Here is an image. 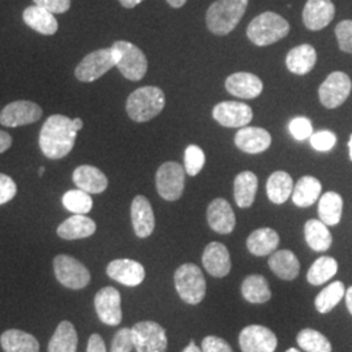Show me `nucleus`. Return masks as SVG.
I'll use <instances>...</instances> for the list:
<instances>
[{"label":"nucleus","mask_w":352,"mask_h":352,"mask_svg":"<svg viewBox=\"0 0 352 352\" xmlns=\"http://www.w3.org/2000/svg\"><path fill=\"white\" fill-rule=\"evenodd\" d=\"M131 219L138 238L145 239L151 236L155 227V217L151 201L145 196L139 195L133 199L131 205Z\"/></svg>","instance_id":"a211bd4d"},{"label":"nucleus","mask_w":352,"mask_h":352,"mask_svg":"<svg viewBox=\"0 0 352 352\" xmlns=\"http://www.w3.org/2000/svg\"><path fill=\"white\" fill-rule=\"evenodd\" d=\"M277 344V336L269 327L250 325L240 331L239 346L243 352H274Z\"/></svg>","instance_id":"ddd939ff"},{"label":"nucleus","mask_w":352,"mask_h":352,"mask_svg":"<svg viewBox=\"0 0 352 352\" xmlns=\"http://www.w3.org/2000/svg\"><path fill=\"white\" fill-rule=\"evenodd\" d=\"M305 241L311 250L325 252L331 247L333 236L327 225L318 219H309L304 226Z\"/></svg>","instance_id":"72a5a7b5"},{"label":"nucleus","mask_w":352,"mask_h":352,"mask_svg":"<svg viewBox=\"0 0 352 352\" xmlns=\"http://www.w3.org/2000/svg\"><path fill=\"white\" fill-rule=\"evenodd\" d=\"M289 133L292 135V138L298 141L308 139L314 135V126L309 119L299 116L291 120L289 123Z\"/></svg>","instance_id":"79ce46f5"},{"label":"nucleus","mask_w":352,"mask_h":352,"mask_svg":"<svg viewBox=\"0 0 352 352\" xmlns=\"http://www.w3.org/2000/svg\"><path fill=\"white\" fill-rule=\"evenodd\" d=\"M183 352H202L197 346H196V343H195V340H192L189 342L188 346L183 350Z\"/></svg>","instance_id":"6e6d98bb"},{"label":"nucleus","mask_w":352,"mask_h":352,"mask_svg":"<svg viewBox=\"0 0 352 352\" xmlns=\"http://www.w3.org/2000/svg\"><path fill=\"white\" fill-rule=\"evenodd\" d=\"M94 307L98 318L109 327H118L123 320L120 292L111 286L103 287L96 294Z\"/></svg>","instance_id":"f8f14e48"},{"label":"nucleus","mask_w":352,"mask_h":352,"mask_svg":"<svg viewBox=\"0 0 352 352\" xmlns=\"http://www.w3.org/2000/svg\"><path fill=\"white\" fill-rule=\"evenodd\" d=\"M133 347L138 352H166L168 346L164 327L154 321H141L131 329Z\"/></svg>","instance_id":"6e6552de"},{"label":"nucleus","mask_w":352,"mask_h":352,"mask_svg":"<svg viewBox=\"0 0 352 352\" xmlns=\"http://www.w3.org/2000/svg\"><path fill=\"white\" fill-rule=\"evenodd\" d=\"M225 85L230 94L245 100H253L258 97L264 89L261 78L248 72H238L228 76Z\"/></svg>","instance_id":"412c9836"},{"label":"nucleus","mask_w":352,"mask_h":352,"mask_svg":"<svg viewBox=\"0 0 352 352\" xmlns=\"http://www.w3.org/2000/svg\"><path fill=\"white\" fill-rule=\"evenodd\" d=\"M36 6H39L51 13L67 12L71 8V0H33Z\"/></svg>","instance_id":"09e8293b"},{"label":"nucleus","mask_w":352,"mask_h":352,"mask_svg":"<svg viewBox=\"0 0 352 352\" xmlns=\"http://www.w3.org/2000/svg\"><path fill=\"white\" fill-rule=\"evenodd\" d=\"M235 145L244 153L258 154L269 149L272 145V136L264 128L243 126L235 135Z\"/></svg>","instance_id":"4be33fe9"},{"label":"nucleus","mask_w":352,"mask_h":352,"mask_svg":"<svg viewBox=\"0 0 352 352\" xmlns=\"http://www.w3.org/2000/svg\"><path fill=\"white\" fill-rule=\"evenodd\" d=\"M72 179L77 188L87 192L89 195H100L109 186L107 176L100 168L90 164L78 166L74 171Z\"/></svg>","instance_id":"5701e85b"},{"label":"nucleus","mask_w":352,"mask_h":352,"mask_svg":"<svg viewBox=\"0 0 352 352\" xmlns=\"http://www.w3.org/2000/svg\"><path fill=\"white\" fill-rule=\"evenodd\" d=\"M77 128L64 115H51L39 132V148L50 160H62L75 146Z\"/></svg>","instance_id":"f257e3e1"},{"label":"nucleus","mask_w":352,"mask_h":352,"mask_svg":"<svg viewBox=\"0 0 352 352\" xmlns=\"http://www.w3.org/2000/svg\"><path fill=\"white\" fill-rule=\"evenodd\" d=\"M97 230V225L85 214H75L59 225L56 234L64 240L85 239L91 236Z\"/></svg>","instance_id":"b1692460"},{"label":"nucleus","mask_w":352,"mask_h":352,"mask_svg":"<svg viewBox=\"0 0 352 352\" xmlns=\"http://www.w3.org/2000/svg\"><path fill=\"white\" fill-rule=\"evenodd\" d=\"M173 8H182L186 3H187V0H166Z\"/></svg>","instance_id":"5fc2aeb1"},{"label":"nucleus","mask_w":352,"mask_h":352,"mask_svg":"<svg viewBox=\"0 0 352 352\" xmlns=\"http://www.w3.org/2000/svg\"><path fill=\"white\" fill-rule=\"evenodd\" d=\"M296 342L305 352H331L333 347L324 334L315 329H302L299 331Z\"/></svg>","instance_id":"58836bf2"},{"label":"nucleus","mask_w":352,"mask_h":352,"mask_svg":"<svg viewBox=\"0 0 352 352\" xmlns=\"http://www.w3.org/2000/svg\"><path fill=\"white\" fill-rule=\"evenodd\" d=\"M344 298H346V305H347V309H349V312L352 315V286L350 289H346Z\"/></svg>","instance_id":"864d4df0"},{"label":"nucleus","mask_w":352,"mask_h":352,"mask_svg":"<svg viewBox=\"0 0 352 352\" xmlns=\"http://www.w3.org/2000/svg\"><path fill=\"white\" fill-rule=\"evenodd\" d=\"M43 173H45V167H39V170H38V174H39V176L43 175Z\"/></svg>","instance_id":"13d9d810"},{"label":"nucleus","mask_w":352,"mask_h":352,"mask_svg":"<svg viewBox=\"0 0 352 352\" xmlns=\"http://www.w3.org/2000/svg\"><path fill=\"white\" fill-rule=\"evenodd\" d=\"M133 342L131 336V329L124 327L120 329L115 336L111 342V351L110 352H132Z\"/></svg>","instance_id":"a18cd8bd"},{"label":"nucleus","mask_w":352,"mask_h":352,"mask_svg":"<svg viewBox=\"0 0 352 352\" xmlns=\"http://www.w3.org/2000/svg\"><path fill=\"white\" fill-rule=\"evenodd\" d=\"M0 344L4 352H39L37 338L17 329L6 330L0 337Z\"/></svg>","instance_id":"c85d7f7f"},{"label":"nucleus","mask_w":352,"mask_h":352,"mask_svg":"<svg viewBox=\"0 0 352 352\" xmlns=\"http://www.w3.org/2000/svg\"><path fill=\"white\" fill-rule=\"evenodd\" d=\"M336 36L340 50L352 54V20L340 21L336 28Z\"/></svg>","instance_id":"37998d69"},{"label":"nucleus","mask_w":352,"mask_h":352,"mask_svg":"<svg viewBox=\"0 0 352 352\" xmlns=\"http://www.w3.org/2000/svg\"><path fill=\"white\" fill-rule=\"evenodd\" d=\"M205 164V154L200 146L189 145L184 154V170L189 176H196Z\"/></svg>","instance_id":"a19ab883"},{"label":"nucleus","mask_w":352,"mask_h":352,"mask_svg":"<svg viewBox=\"0 0 352 352\" xmlns=\"http://www.w3.org/2000/svg\"><path fill=\"white\" fill-rule=\"evenodd\" d=\"M42 113V109L34 102H11L0 113V124L10 128L28 126L38 122Z\"/></svg>","instance_id":"4468645a"},{"label":"nucleus","mask_w":352,"mask_h":352,"mask_svg":"<svg viewBox=\"0 0 352 352\" xmlns=\"http://www.w3.org/2000/svg\"><path fill=\"white\" fill-rule=\"evenodd\" d=\"M248 0H217L206 12V25L215 36L230 34L240 23Z\"/></svg>","instance_id":"f03ea898"},{"label":"nucleus","mask_w":352,"mask_h":352,"mask_svg":"<svg viewBox=\"0 0 352 352\" xmlns=\"http://www.w3.org/2000/svg\"><path fill=\"white\" fill-rule=\"evenodd\" d=\"M107 276L126 287H136L145 279V267L142 265L129 258L113 260L106 267Z\"/></svg>","instance_id":"dca6fc26"},{"label":"nucleus","mask_w":352,"mask_h":352,"mask_svg":"<svg viewBox=\"0 0 352 352\" xmlns=\"http://www.w3.org/2000/svg\"><path fill=\"white\" fill-rule=\"evenodd\" d=\"M23 19L26 25L42 36H54L59 28L54 13L39 6L28 7L23 13Z\"/></svg>","instance_id":"393cba45"},{"label":"nucleus","mask_w":352,"mask_h":352,"mask_svg":"<svg viewBox=\"0 0 352 352\" xmlns=\"http://www.w3.org/2000/svg\"><path fill=\"white\" fill-rule=\"evenodd\" d=\"M241 295L252 304H263L270 300L272 291L267 280L263 276L252 274L241 283Z\"/></svg>","instance_id":"f704fd0d"},{"label":"nucleus","mask_w":352,"mask_h":352,"mask_svg":"<svg viewBox=\"0 0 352 352\" xmlns=\"http://www.w3.org/2000/svg\"><path fill=\"white\" fill-rule=\"evenodd\" d=\"M174 282L177 295L190 305L200 304L206 295V280L196 264L182 265L176 269Z\"/></svg>","instance_id":"39448f33"},{"label":"nucleus","mask_w":352,"mask_h":352,"mask_svg":"<svg viewBox=\"0 0 352 352\" xmlns=\"http://www.w3.org/2000/svg\"><path fill=\"white\" fill-rule=\"evenodd\" d=\"M351 78L344 72H333L318 89V97L327 109H337L351 93Z\"/></svg>","instance_id":"9b49d317"},{"label":"nucleus","mask_w":352,"mask_h":352,"mask_svg":"<svg viewBox=\"0 0 352 352\" xmlns=\"http://www.w3.org/2000/svg\"><path fill=\"white\" fill-rule=\"evenodd\" d=\"M336 16V7L331 0H308L302 10L304 25L309 30L327 28Z\"/></svg>","instance_id":"f3484780"},{"label":"nucleus","mask_w":352,"mask_h":352,"mask_svg":"<svg viewBox=\"0 0 352 352\" xmlns=\"http://www.w3.org/2000/svg\"><path fill=\"white\" fill-rule=\"evenodd\" d=\"M317 52L311 45H300L289 51L286 65L289 72L295 75H307L315 68Z\"/></svg>","instance_id":"cd10ccee"},{"label":"nucleus","mask_w":352,"mask_h":352,"mask_svg":"<svg viewBox=\"0 0 352 352\" xmlns=\"http://www.w3.org/2000/svg\"><path fill=\"white\" fill-rule=\"evenodd\" d=\"M11 145H12V138L7 132L0 131V154L8 151Z\"/></svg>","instance_id":"3c124183"},{"label":"nucleus","mask_w":352,"mask_h":352,"mask_svg":"<svg viewBox=\"0 0 352 352\" xmlns=\"http://www.w3.org/2000/svg\"><path fill=\"white\" fill-rule=\"evenodd\" d=\"M286 352H300L299 351V350H296V349H289V350H287V351Z\"/></svg>","instance_id":"bf43d9fd"},{"label":"nucleus","mask_w":352,"mask_h":352,"mask_svg":"<svg viewBox=\"0 0 352 352\" xmlns=\"http://www.w3.org/2000/svg\"><path fill=\"white\" fill-rule=\"evenodd\" d=\"M343 212V199L336 192H327L318 202V215L327 226H336L340 222Z\"/></svg>","instance_id":"c9c22d12"},{"label":"nucleus","mask_w":352,"mask_h":352,"mask_svg":"<svg viewBox=\"0 0 352 352\" xmlns=\"http://www.w3.org/2000/svg\"><path fill=\"white\" fill-rule=\"evenodd\" d=\"M213 118L221 126L228 128H243L251 123L253 111L243 102L225 101L213 109Z\"/></svg>","instance_id":"2eb2a0df"},{"label":"nucleus","mask_w":352,"mask_h":352,"mask_svg":"<svg viewBox=\"0 0 352 352\" xmlns=\"http://www.w3.org/2000/svg\"><path fill=\"white\" fill-rule=\"evenodd\" d=\"M206 218L210 228L222 235L231 234L236 225L235 213L225 199H215L209 204Z\"/></svg>","instance_id":"aec40b11"},{"label":"nucleus","mask_w":352,"mask_h":352,"mask_svg":"<svg viewBox=\"0 0 352 352\" xmlns=\"http://www.w3.org/2000/svg\"><path fill=\"white\" fill-rule=\"evenodd\" d=\"M87 352H107L104 340L100 334H91L88 340Z\"/></svg>","instance_id":"8fccbe9b"},{"label":"nucleus","mask_w":352,"mask_h":352,"mask_svg":"<svg viewBox=\"0 0 352 352\" xmlns=\"http://www.w3.org/2000/svg\"><path fill=\"white\" fill-rule=\"evenodd\" d=\"M144 0H119V3L124 7V8H135L136 6H139L140 3H142Z\"/></svg>","instance_id":"603ef678"},{"label":"nucleus","mask_w":352,"mask_h":352,"mask_svg":"<svg viewBox=\"0 0 352 352\" xmlns=\"http://www.w3.org/2000/svg\"><path fill=\"white\" fill-rule=\"evenodd\" d=\"M279 245V235L270 227H263L253 231L247 239V248L253 256L264 257L277 250Z\"/></svg>","instance_id":"a878e982"},{"label":"nucleus","mask_w":352,"mask_h":352,"mask_svg":"<svg viewBox=\"0 0 352 352\" xmlns=\"http://www.w3.org/2000/svg\"><path fill=\"white\" fill-rule=\"evenodd\" d=\"M54 273L58 282L65 289H81L90 282V272L69 254H58L54 258Z\"/></svg>","instance_id":"0eeeda50"},{"label":"nucleus","mask_w":352,"mask_h":352,"mask_svg":"<svg viewBox=\"0 0 352 352\" xmlns=\"http://www.w3.org/2000/svg\"><path fill=\"white\" fill-rule=\"evenodd\" d=\"M349 149H350V160L352 161V135L350 141H349Z\"/></svg>","instance_id":"4d7b16f0"},{"label":"nucleus","mask_w":352,"mask_h":352,"mask_svg":"<svg viewBox=\"0 0 352 352\" xmlns=\"http://www.w3.org/2000/svg\"><path fill=\"white\" fill-rule=\"evenodd\" d=\"M116 67V52L113 46L93 51L76 67L75 75L81 82H93Z\"/></svg>","instance_id":"1a4fd4ad"},{"label":"nucleus","mask_w":352,"mask_h":352,"mask_svg":"<svg viewBox=\"0 0 352 352\" xmlns=\"http://www.w3.org/2000/svg\"><path fill=\"white\" fill-rule=\"evenodd\" d=\"M267 263L272 272L283 280H294L299 276L300 263L295 256V253L289 250H282V251L272 253Z\"/></svg>","instance_id":"bb28decb"},{"label":"nucleus","mask_w":352,"mask_h":352,"mask_svg":"<svg viewBox=\"0 0 352 352\" xmlns=\"http://www.w3.org/2000/svg\"><path fill=\"white\" fill-rule=\"evenodd\" d=\"M116 52V68L131 81H140L146 75L148 59L145 54L131 42L116 41L113 45Z\"/></svg>","instance_id":"423d86ee"},{"label":"nucleus","mask_w":352,"mask_h":352,"mask_svg":"<svg viewBox=\"0 0 352 352\" xmlns=\"http://www.w3.org/2000/svg\"><path fill=\"white\" fill-rule=\"evenodd\" d=\"M337 136L330 131H320L311 136V145L317 151H329L334 148Z\"/></svg>","instance_id":"c03bdc74"},{"label":"nucleus","mask_w":352,"mask_h":352,"mask_svg":"<svg viewBox=\"0 0 352 352\" xmlns=\"http://www.w3.org/2000/svg\"><path fill=\"white\" fill-rule=\"evenodd\" d=\"M17 193V186L12 177L0 174V205L11 201Z\"/></svg>","instance_id":"49530a36"},{"label":"nucleus","mask_w":352,"mask_h":352,"mask_svg":"<svg viewBox=\"0 0 352 352\" xmlns=\"http://www.w3.org/2000/svg\"><path fill=\"white\" fill-rule=\"evenodd\" d=\"M322 190L318 179L314 176H302L292 190V201L299 208H308L314 205Z\"/></svg>","instance_id":"7c9ffc66"},{"label":"nucleus","mask_w":352,"mask_h":352,"mask_svg":"<svg viewBox=\"0 0 352 352\" xmlns=\"http://www.w3.org/2000/svg\"><path fill=\"white\" fill-rule=\"evenodd\" d=\"M186 170L176 162H166L155 174V186L166 201H176L182 197L186 186Z\"/></svg>","instance_id":"9d476101"},{"label":"nucleus","mask_w":352,"mask_h":352,"mask_svg":"<svg viewBox=\"0 0 352 352\" xmlns=\"http://www.w3.org/2000/svg\"><path fill=\"white\" fill-rule=\"evenodd\" d=\"M338 273V263L330 256L317 258L307 273V280L314 286H321Z\"/></svg>","instance_id":"e433bc0d"},{"label":"nucleus","mask_w":352,"mask_h":352,"mask_svg":"<svg viewBox=\"0 0 352 352\" xmlns=\"http://www.w3.org/2000/svg\"><path fill=\"white\" fill-rule=\"evenodd\" d=\"M294 190L292 177L285 171H276L269 176L266 183V193L273 204H285Z\"/></svg>","instance_id":"473e14b6"},{"label":"nucleus","mask_w":352,"mask_h":352,"mask_svg":"<svg viewBox=\"0 0 352 352\" xmlns=\"http://www.w3.org/2000/svg\"><path fill=\"white\" fill-rule=\"evenodd\" d=\"M258 179L251 171H243L234 180V197L239 208H250L256 199Z\"/></svg>","instance_id":"c756f323"},{"label":"nucleus","mask_w":352,"mask_h":352,"mask_svg":"<svg viewBox=\"0 0 352 352\" xmlns=\"http://www.w3.org/2000/svg\"><path fill=\"white\" fill-rule=\"evenodd\" d=\"M64 208L74 214H88L93 208V200L90 195L81 189H72L64 193Z\"/></svg>","instance_id":"ea45409f"},{"label":"nucleus","mask_w":352,"mask_h":352,"mask_svg":"<svg viewBox=\"0 0 352 352\" xmlns=\"http://www.w3.org/2000/svg\"><path fill=\"white\" fill-rule=\"evenodd\" d=\"M344 294H346V287L342 282L336 280L330 283L316 296V309L322 315L331 312L343 299Z\"/></svg>","instance_id":"4c0bfd02"},{"label":"nucleus","mask_w":352,"mask_h":352,"mask_svg":"<svg viewBox=\"0 0 352 352\" xmlns=\"http://www.w3.org/2000/svg\"><path fill=\"white\" fill-rule=\"evenodd\" d=\"M166 97L162 89L157 87H142L129 94L126 103L128 116L138 122L145 123L162 113Z\"/></svg>","instance_id":"7ed1b4c3"},{"label":"nucleus","mask_w":352,"mask_h":352,"mask_svg":"<svg viewBox=\"0 0 352 352\" xmlns=\"http://www.w3.org/2000/svg\"><path fill=\"white\" fill-rule=\"evenodd\" d=\"M78 337L72 322L62 321L52 334L47 352H77Z\"/></svg>","instance_id":"2f4dec72"},{"label":"nucleus","mask_w":352,"mask_h":352,"mask_svg":"<svg viewBox=\"0 0 352 352\" xmlns=\"http://www.w3.org/2000/svg\"><path fill=\"white\" fill-rule=\"evenodd\" d=\"M202 265L210 276L226 277L231 270V257L226 245L218 241L209 243L202 253Z\"/></svg>","instance_id":"6ab92c4d"},{"label":"nucleus","mask_w":352,"mask_h":352,"mask_svg":"<svg viewBox=\"0 0 352 352\" xmlns=\"http://www.w3.org/2000/svg\"><path fill=\"white\" fill-rule=\"evenodd\" d=\"M202 352H234L231 346L228 344V342L215 337V336H208L202 340L201 343Z\"/></svg>","instance_id":"de8ad7c7"},{"label":"nucleus","mask_w":352,"mask_h":352,"mask_svg":"<svg viewBox=\"0 0 352 352\" xmlns=\"http://www.w3.org/2000/svg\"><path fill=\"white\" fill-rule=\"evenodd\" d=\"M289 33V24L278 13L265 12L252 20L247 36L256 46L273 45Z\"/></svg>","instance_id":"20e7f679"}]
</instances>
